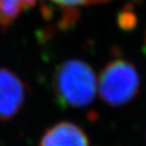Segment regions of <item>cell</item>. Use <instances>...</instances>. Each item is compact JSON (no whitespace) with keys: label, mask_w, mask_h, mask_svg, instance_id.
Instances as JSON below:
<instances>
[{"label":"cell","mask_w":146,"mask_h":146,"mask_svg":"<svg viewBox=\"0 0 146 146\" xmlns=\"http://www.w3.org/2000/svg\"><path fill=\"white\" fill-rule=\"evenodd\" d=\"M55 96L64 108H86L94 100L98 80L90 65L79 59H68L60 63L52 78Z\"/></svg>","instance_id":"obj_1"},{"label":"cell","mask_w":146,"mask_h":146,"mask_svg":"<svg viewBox=\"0 0 146 146\" xmlns=\"http://www.w3.org/2000/svg\"><path fill=\"white\" fill-rule=\"evenodd\" d=\"M140 87L138 70L130 61L117 58L100 71L98 89L104 103L111 107H122L137 96Z\"/></svg>","instance_id":"obj_2"},{"label":"cell","mask_w":146,"mask_h":146,"mask_svg":"<svg viewBox=\"0 0 146 146\" xmlns=\"http://www.w3.org/2000/svg\"><path fill=\"white\" fill-rule=\"evenodd\" d=\"M27 94L23 80L10 69L0 67V121H9L21 112Z\"/></svg>","instance_id":"obj_3"},{"label":"cell","mask_w":146,"mask_h":146,"mask_svg":"<svg viewBox=\"0 0 146 146\" xmlns=\"http://www.w3.org/2000/svg\"><path fill=\"white\" fill-rule=\"evenodd\" d=\"M39 146H89V141L79 126L60 122L46 130Z\"/></svg>","instance_id":"obj_4"},{"label":"cell","mask_w":146,"mask_h":146,"mask_svg":"<svg viewBox=\"0 0 146 146\" xmlns=\"http://www.w3.org/2000/svg\"><path fill=\"white\" fill-rule=\"evenodd\" d=\"M38 0H0V27L7 29L21 12L31 9Z\"/></svg>","instance_id":"obj_5"},{"label":"cell","mask_w":146,"mask_h":146,"mask_svg":"<svg viewBox=\"0 0 146 146\" xmlns=\"http://www.w3.org/2000/svg\"><path fill=\"white\" fill-rule=\"evenodd\" d=\"M50 1L61 8L75 9L83 6L100 4V3L106 2L108 0H50Z\"/></svg>","instance_id":"obj_6"}]
</instances>
